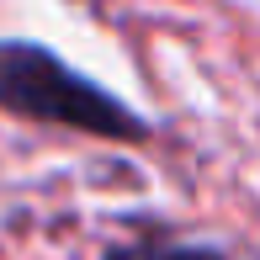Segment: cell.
I'll return each instance as SVG.
<instances>
[{
	"label": "cell",
	"instance_id": "2",
	"mask_svg": "<svg viewBox=\"0 0 260 260\" xmlns=\"http://www.w3.org/2000/svg\"><path fill=\"white\" fill-rule=\"evenodd\" d=\"M112 260H229L207 244H122L112 250Z\"/></svg>",
	"mask_w": 260,
	"mask_h": 260
},
{
	"label": "cell",
	"instance_id": "1",
	"mask_svg": "<svg viewBox=\"0 0 260 260\" xmlns=\"http://www.w3.org/2000/svg\"><path fill=\"white\" fill-rule=\"evenodd\" d=\"M0 106L32 122L80 127L96 138H144V122L117 96L80 80L69 64H58L48 48H32V43H0Z\"/></svg>",
	"mask_w": 260,
	"mask_h": 260
}]
</instances>
